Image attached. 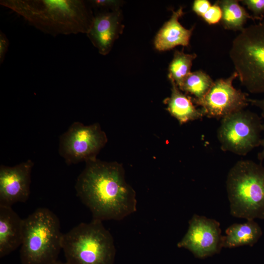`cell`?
Here are the masks:
<instances>
[{
	"instance_id": "3",
	"label": "cell",
	"mask_w": 264,
	"mask_h": 264,
	"mask_svg": "<svg viewBox=\"0 0 264 264\" xmlns=\"http://www.w3.org/2000/svg\"><path fill=\"white\" fill-rule=\"evenodd\" d=\"M230 213L236 218L264 219V167L252 160L238 161L226 181Z\"/></svg>"
},
{
	"instance_id": "24",
	"label": "cell",
	"mask_w": 264,
	"mask_h": 264,
	"mask_svg": "<svg viewBox=\"0 0 264 264\" xmlns=\"http://www.w3.org/2000/svg\"><path fill=\"white\" fill-rule=\"evenodd\" d=\"M94 7L112 8L117 6L118 1L112 0H94L89 2Z\"/></svg>"
},
{
	"instance_id": "4",
	"label": "cell",
	"mask_w": 264,
	"mask_h": 264,
	"mask_svg": "<svg viewBox=\"0 0 264 264\" xmlns=\"http://www.w3.org/2000/svg\"><path fill=\"white\" fill-rule=\"evenodd\" d=\"M63 233L57 216L40 207L23 219L21 264H53L62 250Z\"/></svg>"
},
{
	"instance_id": "20",
	"label": "cell",
	"mask_w": 264,
	"mask_h": 264,
	"mask_svg": "<svg viewBox=\"0 0 264 264\" xmlns=\"http://www.w3.org/2000/svg\"><path fill=\"white\" fill-rule=\"evenodd\" d=\"M250 10L254 20L263 21L264 16V0H240Z\"/></svg>"
},
{
	"instance_id": "8",
	"label": "cell",
	"mask_w": 264,
	"mask_h": 264,
	"mask_svg": "<svg viewBox=\"0 0 264 264\" xmlns=\"http://www.w3.org/2000/svg\"><path fill=\"white\" fill-rule=\"evenodd\" d=\"M108 141L98 123L85 125L75 121L60 136L59 153L68 165L96 159Z\"/></svg>"
},
{
	"instance_id": "26",
	"label": "cell",
	"mask_w": 264,
	"mask_h": 264,
	"mask_svg": "<svg viewBox=\"0 0 264 264\" xmlns=\"http://www.w3.org/2000/svg\"><path fill=\"white\" fill-rule=\"evenodd\" d=\"M263 131L264 132V124L263 125ZM261 145L263 147L262 151L258 153V158L261 161H262L264 160V137L262 139Z\"/></svg>"
},
{
	"instance_id": "10",
	"label": "cell",
	"mask_w": 264,
	"mask_h": 264,
	"mask_svg": "<svg viewBox=\"0 0 264 264\" xmlns=\"http://www.w3.org/2000/svg\"><path fill=\"white\" fill-rule=\"evenodd\" d=\"M222 238L219 221L194 214L189 221L187 232L177 246L189 250L197 258L203 259L220 252L223 247Z\"/></svg>"
},
{
	"instance_id": "23",
	"label": "cell",
	"mask_w": 264,
	"mask_h": 264,
	"mask_svg": "<svg viewBox=\"0 0 264 264\" xmlns=\"http://www.w3.org/2000/svg\"><path fill=\"white\" fill-rule=\"evenodd\" d=\"M9 40L6 34L0 31V64H2L4 61L8 47Z\"/></svg>"
},
{
	"instance_id": "19",
	"label": "cell",
	"mask_w": 264,
	"mask_h": 264,
	"mask_svg": "<svg viewBox=\"0 0 264 264\" xmlns=\"http://www.w3.org/2000/svg\"><path fill=\"white\" fill-rule=\"evenodd\" d=\"M197 56L195 53L187 54L183 50H176L168 68L170 80L174 82L178 87L191 72L192 63Z\"/></svg>"
},
{
	"instance_id": "14",
	"label": "cell",
	"mask_w": 264,
	"mask_h": 264,
	"mask_svg": "<svg viewBox=\"0 0 264 264\" xmlns=\"http://www.w3.org/2000/svg\"><path fill=\"white\" fill-rule=\"evenodd\" d=\"M184 13L182 7L173 11L170 19L155 36L154 44L157 50L166 51L178 45L187 46L189 44L193 28H185L179 22V19Z\"/></svg>"
},
{
	"instance_id": "11",
	"label": "cell",
	"mask_w": 264,
	"mask_h": 264,
	"mask_svg": "<svg viewBox=\"0 0 264 264\" xmlns=\"http://www.w3.org/2000/svg\"><path fill=\"white\" fill-rule=\"evenodd\" d=\"M33 166L34 162L29 159L14 166L0 165V206L11 207L27 200Z\"/></svg>"
},
{
	"instance_id": "5",
	"label": "cell",
	"mask_w": 264,
	"mask_h": 264,
	"mask_svg": "<svg viewBox=\"0 0 264 264\" xmlns=\"http://www.w3.org/2000/svg\"><path fill=\"white\" fill-rule=\"evenodd\" d=\"M62 250L66 264H113L116 254L112 235L102 221L92 219L63 234Z\"/></svg>"
},
{
	"instance_id": "13",
	"label": "cell",
	"mask_w": 264,
	"mask_h": 264,
	"mask_svg": "<svg viewBox=\"0 0 264 264\" xmlns=\"http://www.w3.org/2000/svg\"><path fill=\"white\" fill-rule=\"evenodd\" d=\"M23 226V219L11 207L0 206V258L21 245Z\"/></svg>"
},
{
	"instance_id": "22",
	"label": "cell",
	"mask_w": 264,
	"mask_h": 264,
	"mask_svg": "<svg viewBox=\"0 0 264 264\" xmlns=\"http://www.w3.org/2000/svg\"><path fill=\"white\" fill-rule=\"evenodd\" d=\"M211 5L208 0H195L192 5V10L198 16L201 18Z\"/></svg>"
},
{
	"instance_id": "9",
	"label": "cell",
	"mask_w": 264,
	"mask_h": 264,
	"mask_svg": "<svg viewBox=\"0 0 264 264\" xmlns=\"http://www.w3.org/2000/svg\"><path fill=\"white\" fill-rule=\"evenodd\" d=\"M238 77L234 71L227 78L214 82L206 94L199 99L192 98L194 103L201 107L204 116L222 119L236 111L244 110L249 103L248 94L235 88L233 81Z\"/></svg>"
},
{
	"instance_id": "18",
	"label": "cell",
	"mask_w": 264,
	"mask_h": 264,
	"mask_svg": "<svg viewBox=\"0 0 264 264\" xmlns=\"http://www.w3.org/2000/svg\"><path fill=\"white\" fill-rule=\"evenodd\" d=\"M214 81L202 70L191 72L183 80L178 88L181 91L194 96V99L202 98L208 92Z\"/></svg>"
},
{
	"instance_id": "7",
	"label": "cell",
	"mask_w": 264,
	"mask_h": 264,
	"mask_svg": "<svg viewBox=\"0 0 264 264\" xmlns=\"http://www.w3.org/2000/svg\"><path fill=\"white\" fill-rule=\"evenodd\" d=\"M263 125L257 114L244 110L223 118L217 132L221 149L245 155L261 145Z\"/></svg>"
},
{
	"instance_id": "21",
	"label": "cell",
	"mask_w": 264,
	"mask_h": 264,
	"mask_svg": "<svg viewBox=\"0 0 264 264\" xmlns=\"http://www.w3.org/2000/svg\"><path fill=\"white\" fill-rule=\"evenodd\" d=\"M222 12L220 6L216 2L212 5L201 17L209 24H215L220 22Z\"/></svg>"
},
{
	"instance_id": "2",
	"label": "cell",
	"mask_w": 264,
	"mask_h": 264,
	"mask_svg": "<svg viewBox=\"0 0 264 264\" xmlns=\"http://www.w3.org/2000/svg\"><path fill=\"white\" fill-rule=\"evenodd\" d=\"M0 4L52 36L87 33L93 18L82 0H1Z\"/></svg>"
},
{
	"instance_id": "25",
	"label": "cell",
	"mask_w": 264,
	"mask_h": 264,
	"mask_svg": "<svg viewBox=\"0 0 264 264\" xmlns=\"http://www.w3.org/2000/svg\"><path fill=\"white\" fill-rule=\"evenodd\" d=\"M248 101L249 104L261 110L262 117L264 118V98L261 99L249 98Z\"/></svg>"
},
{
	"instance_id": "15",
	"label": "cell",
	"mask_w": 264,
	"mask_h": 264,
	"mask_svg": "<svg viewBox=\"0 0 264 264\" xmlns=\"http://www.w3.org/2000/svg\"><path fill=\"white\" fill-rule=\"evenodd\" d=\"M170 81L171 94L164 100V103L167 105V110L171 115L180 124L202 119L204 114L201 109L196 108L192 97L183 93L174 82Z\"/></svg>"
},
{
	"instance_id": "27",
	"label": "cell",
	"mask_w": 264,
	"mask_h": 264,
	"mask_svg": "<svg viewBox=\"0 0 264 264\" xmlns=\"http://www.w3.org/2000/svg\"><path fill=\"white\" fill-rule=\"evenodd\" d=\"M53 264H66V263H62L61 262H60V261H57L56 262H55L54 263H53Z\"/></svg>"
},
{
	"instance_id": "1",
	"label": "cell",
	"mask_w": 264,
	"mask_h": 264,
	"mask_svg": "<svg viewBox=\"0 0 264 264\" xmlns=\"http://www.w3.org/2000/svg\"><path fill=\"white\" fill-rule=\"evenodd\" d=\"M75 188L92 220H120L137 210L135 191L126 182L124 168L117 162L97 158L86 162Z\"/></svg>"
},
{
	"instance_id": "12",
	"label": "cell",
	"mask_w": 264,
	"mask_h": 264,
	"mask_svg": "<svg viewBox=\"0 0 264 264\" xmlns=\"http://www.w3.org/2000/svg\"><path fill=\"white\" fill-rule=\"evenodd\" d=\"M120 30V13L114 10L94 16L87 35L99 53L106 55L111 50Z\"/></svg>"
},
{
	"instance_id": "16",
	"label": "cell",
	"mask_w": 264,
	"mask_h": 264,
	"mask_svg": "<svg viewBox=\"0 0 264 264\" xmlns=\"http://www.w3.org/2000/svg\"><path fill=\"white\" fill-rule=\"evenodd\" d=\"M262 234L261 227L254 220H248L244 223H234L225 230V235L222 238V246L229 248L243 245L252 246Z\"/></svg>"
},
{
	"instance_id": "17",
	"label": "cell",
	"mask_w": 264,
	"mask_h": 264,
	"mask_svg": "<svg viewBox=\"0 0 264 264\" xmlns=\"http://www.w3.org/2000/svg\"><path fill=\"white\" fill-rule=\"evenodd\" d=\"M216 2L220 6L222 17L220 21L223 27L227 30L241 31L248 19L254 20L237 0H221Z\"/></svg>"
},
{
	"instance_id": "6",
	"label": "cell",
	"mask_w": 264,
	"mask_h": 264,
	"mask_svg": "<svg viewBox=\"0 0 264 264\" xmlns=\"http://www.w3.org/2000/svg\"><path fill=\"white\" fill-rule=\"evenodd\" d=\"M229 56L242 85L250 93H264V20L240 31Z\"/></svg>"
}]
</instances>
